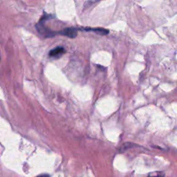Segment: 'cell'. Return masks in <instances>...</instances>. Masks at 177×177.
<instances>
[{
    "label": "cell",
    "instance_id": "3",
    "mask_svg": "<svg viewBox=\"0 0 177 177\" xmlns=\"http://www.w3.org/2000/svg\"><path fill=\"white\" fill-rule=\"evenodd\" d=\"M86 31H92V32H95L96 33L100 35H107L109 33V31L107 29H102V28H96V29H93V28H85L84 29Z\"/></svg>",
    "mask_w": 177,
    "mask_h": 177
},
{
    "label": "cell",
    "instance_id": "4",
    "mask_svg": "<svg viewBox=\"0 0 177 177\" xmlns=\"http://www.w3.org/2000/svg\"><path fill=\"white\" fill-rule=\"evenodd\" d=\"M37 177H50V176L48 175V174H40V175L37 176Z\"/></svg>",
    "mask_w": 177,
    "mask_h": 177
},
{
    "label": "cell",
    "instance_id": "1",
    "mask_svg": "<svg viewBox=\"0 0 177 177\" xmlns=\"http://www.w3.org/2000/svg\"><path fill=\"white\" fill-rule=\"evenodd\" d=\"M59 34L64 35V36H67L69 38H75L77 36L78 30L75 28H67L61 31L59 33Z\"/></svg>",
    "mask_w": 177,
    "mask_h": 177
},
{
    "label": "cell",
    "instance_id": "5",
    "mask_svg": "<svg viewBox=\"0 0 177 177\" xmlns=\"http://www.w3.org/2000/svg\"><path fill=\"white\" fill-rule=\"evenodd\" d=\"M148 177H163V176L161 175H156V176H148Z\"/></svg>",
    "mask_w": 177,
    "mask_h": 177
},
{
    "label": "cell",
    "instance_id": "2",
    "mask_svg": "<svg viewBox=\"0 0 177 177\" xmlns=\"http://www.w3.org/2000/svg\"><path fill=\"white\" fill-rule=\"evenodd\" d=\"M65 52H66V50H65V48L64 47H58L54 48L53 50H51L49 52V56L51 57H52V58H58L63 55Z\"/></svg>",
    "mask_w": 177,
    "mask_h": 177
}]
</instances>
